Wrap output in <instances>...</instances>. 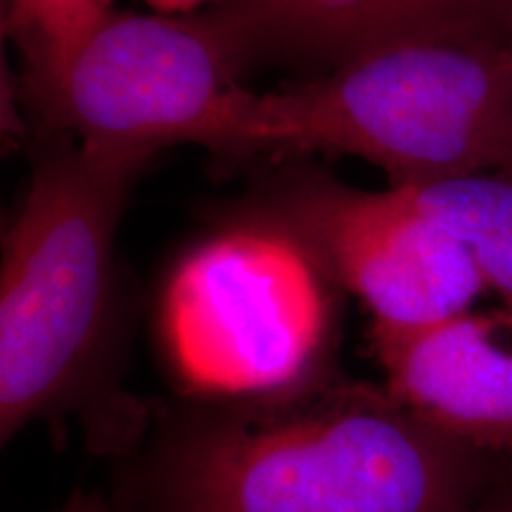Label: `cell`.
Listing matches in <instances>:
<instances>
[{"label":"cell","mask_w":512,"mask_h":512,"mask_svg":"<svg viewBox=\"0 0 512 512\" xmlns=\"http://www.w3.org/2000/svg\"><path fill=\"white\" fill-rule=\"evenodd\" d=\"M475 448L382 384L200 403L166 432L152 512H479Z\"/></svg>","instance_id":"1"},{"label":"cell","mask_w":512,"mask_h":512,"mask_svg":"<svg viewBox=\"0 0 512 512\" xmlns=\"http://www.w3.org/2000/svg\"><path fill=\"white\" fill-rule=\"evenodd\" d=\"M192 145L361 157L392 188L503 169L512 164V48L475 29L394 38L290 88H240Z\"/></svg>","instance_id":"2"},{"label":"cell","mask_w":512,"mask_h":512,"mask_svg":"<svg viewBox=\"0 0 512 512\" xmlns=\"http://www.w3.org/2000/svg\"><path fill=\"white\" fill-rule=\"evenodd\" d=\"M157 150L46 136L0 266V439L67 411L105 368L117 233Z\"/></svg>","instance_id":"3"},{"label":"cell","mask_w":512,"mask_h":512,"mask_svg":"<svg viewBox=\"0 0 512 512\" xmlns=\"http://www.w3.org/2000/svg\"><path fill=\"white\" fill-rule=\"evenodd\" d=\"M344 290L271 200L240 209L164 275L157 337L178 387L200 403L290 396L332 377Z\"/></svg>","instance_id":"4"},{"label":"cell","mask_w":512,"mask_h":512,"mask_svg":"<svg viewBox=\"0 0 512 512\" xmlns=\"http://www.w3.org/2000/svg\"><path fill=\"white\" fill-rule=\"evenodd\" d=\"M264 55L245 3L190 15L114 10L67 53L24 67L19 95L46 136L159 152L192 145Z\"/></svg>","instance_id":"5"},{"label":"cell","mask_w":512,"mask_h":512,"mask_svg":"<svg viewBox=\"0 0 512 512\" xmlns=\"http://www.w3.org/2000/svg\"><path fill=\"white\" fill-rule=\"evenodd\" d=\"M313 242L377 328L411 330L472 311L486 290L467 249L408 188L358 190L306 174L268 197Z\"/></svg>","instance_id":"6"},{"label":"cell","mask_w":512,"mask_h":512,"mask_svg":"<svg viewBox=\"0 0 512 512\" xmlns=\"http://www.w3.org/2000/svg\"><path fill=\"white\" fill-rule=\"evenodd\" d=\"M382 387L406 411L475 451L512 453V304L425 328L370 325Z\"/></svg>","instance_id":"7"},{"label":"cell","mask_w":512,"mask_h":512,"mask_svg":"<svg viewBox=\"0 0 512 512\" xmlns=\"http://www.w3.org/2000/svg\"><path fill=\"white\" fill-rule=\"evenodd\" d=\"M494 0H245L266 55L337 67L403 36L486 31Z\"/></svg>","instance_id":"8"},{"label":"cell","mask_w":512,"mask_h":512,"mask_svg":"<svg viewBox=\"0 0 512 512\" xmlns=\"http://www.w3.org/2000/svg\"><path fill=\"white\" fill-rule=\"evenodd\" d=\"M408 190L467 249L486 290L512 304V166Z\"/></svg>","instance_id":"9"},{"label":"cell","mask_w":512,"mask_h":512,"mask_svg":"<svg viewBox=\"0 0 512 512\" xmlns=\"http://www.w3.org/2000/svg\"><path fill=\"white\" fill-rule=\"evenodd\" d=\"M110 12L114 0H5L3 31L29 67L67 53Z\"/></svg>","instance_id":"10"},{"label":"cell","mask_w":512,"mask_h":512,"mask_svg":"<svg viewBox=\"0 0 512 512\" xmlns=\"http://www.w3.org/2000/svg\"><path fill=\"white\" fill-rule=\"evenodd\" d=\"M486 31L512 48V0H494L486 15Z\"/></svg>","instance_id":"11"},{"label":"cell","mask_w":512,"mask_h":512,"mask_svg":"<svg viewBox=\"0 0 512 512\" xmlns=\"http://www.w3.org/2000/svg\"><path fill=\"white\" fill-rule=\"evenodd\" d=\"M145 3L159 12V15H190V12H200L228 3H245V0H145Z\"/></svg>","instance_id":"12"},{"label":"cell","mask_w":512,"mask_h":512,"mask_svg":"<svg viewBox=\"0 0 512 512\" xmlns=\"http://www.w3.org/2000/svg\"><path fill=\"white\" fill-rule=\"evenodd\" d=\"M55 512H117V510H112L110 505L105 503V498L98 494H83V491H76V494Z\"/></svg>","instance_id":"13"},{"label":"cell","mask_w":512,"mask_h":512,"mask_svg":"<svg viewBox=\"0 0 512 512\" xmlns=\"http://www.w3.org/2000/svg\"><path fill=\"white\" fill-rule=\"evenodd\" d=\"M479 512H512V498H510V501L491 505V508H479Z\"/></svg>","instance_id":"14"},{"label":"cell","mask_w":512,"mask_h":512,"mask_svg":"<svg viewBox=\"0 0 512 512\" xmlns=\"http://www.w3.org/2000/svg\"><path fill=\"white\" fill-rule=\"evenodd\" d=\"M508 166H512V164H508ZM503 169H505V166H503Z\"/></svg>","instance_id":"15"}]
</instances>
